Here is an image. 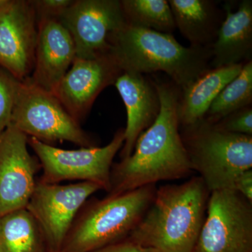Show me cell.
<instances>
[{"label":"cell","mask_w":252,"mask_h":252,"mask_svg":"<svg viewBox=\"0 0 252 252\" xmlns=\"http://www.w3.org/2000/svg\"><path fill=\"white\" fill-rule=\"evenodd\" d=\"M74 0H32L37 21L44 19L59 20Z\"/></svg>","instance_id":"24"},{"label":"cell","mask_w":252,"mask_h":252,"mask_svg":"<svg viewBox=\"0 0 252 252\" xmlns=\"http://www.w3.org/2000/svg\"><path fill=\"white\" fill-rule=\"evenodd\" d=\"M243 64L210 68L181 91L178 109L180 127H189L203 121L213 101L225 86L240 74Z\"/></svg>","instance_id":"17"},{"label":"cell","mask_w":252,"mask_h":252,"mask_svg":"<svg viewBox=\"0 0 252 252\" xmlns=\"http://www.w3.org/2000/svg\"><path fill=\"white\" fill-rule=\"evenodd\" d=\"M41 165L28 150V137L10 124L0 135V217L26 208Z\"/></svg>","instance_id":"11"},{"label":"cell","mask_w":252,"mask_h":252,"mask_svg":"<svg viewBox=\"0 0 252 252\" xmlns=\"http://www.w3.org/2000/svg\"><path fill=\"white\" fill-rule=\"evenodd\" d=\"M114 85L127 112L124 144L120 153L121 158L124 159L132 153L140 134L155 122L160 112V98L155 83L139 73L123 72Z\"/></svg>","instance_id":"15"},{"label":"cell","mask_w":252,"mask_h":252,"mask_svg":"<svg viewBox=\"0 0 252 252\" xmlns=\"http://www.w3.org/2000/svg\"><path fill=\"white\" fill-rule=\"evenodd\" d=\"M232 189L252 203V170L240 174L235 179Z\"/></svg>","instance_id":"26"},{"label":"cell","mask_w":252,"mask_h":252,"mask_svg":"<svg viewBox=\"0 0 252 252\" xmlns=\"http://www.w3.org/2000/svg\"><path fill=\"white\" fill-rule=\"evenodd\" d=\"M109 54L123 72H162L180 90L210 69L211 49L182 45L172 34L127 24L113 34Z\"/></svg>","instance_id":"3"},{"label":"cell","mask_w":252,"mask_h":252,"mask_svg":"<svg viewBox=\"0 0 252 252\" xmlns=\"http://www.w3.org/2000/svg\"><path fill=\"white\" fill-rule=\"evenodd\" d=\"M37 34L31 0H6L0 7V67L18 80L32 72Z\"/></svg>","instance_id":"12"},{"label":"cell","mask_w":252,"mask_h":252,"mask_svg":"<svg viewBox=\"0 0 252 252\" xmlns=\"http://www.w3.org/2000/svg\"><path fill=\"white\" fill-rule=\"evenodd\" d=\"M210 195L199 176L180 185L161 186L127 238L156 252H193Z\"/></svg>","instance_id":"2"},{"label":"cell","mask_w":252,"mask_h":252,"mask_svg":"<svg viewBox=\"0 0 252 252\" xmlns=\"http://www.w3.org/2000/svg\"><path fill=\"white\" fill-rule=\"evenodd\" d=\"M126 20L131 26L172 34L176 29L167 0H122Z\"/></svg>","instance_id":"21"},{"label":"cell","mask_w":252,"mask_h":252,"mask_svg":"<svg viewBox=\"0 0 252 252\" xmlns=\"http://www.w3.org/2000/svg\"><path fill=\"white\" fill-rule=\"evenodd\" d=\"M6 0H0V7L3 6L4 4V3L6 2Z\"/></svg>","instance_id":"27"},{"label":"cell","mask_w":252,"mask_h":252,"mask_svg":"<svg viewBox=\"0 0 252 252\" xmlns=\"http://www.w3.org/2000/svg\"><path fill=\"white\" fill-rule=\"evenodd\" d=\"M59 21L72 36L76 58L108 54L113 34L127 24L122 0H74Z\"/></svg>","instance_id":"10"},{"label":"cell","mask_w":252,"mask_h":252,"mask_svg":"<svg viewBox=\"0 0 252 252\" xmlns=\"http://www.w3.org/2000/svg\"><path fill=\"white\" fill-rule=\"evenodd\" d=\"M21 81L0 67V135L11 124Z\"/></svg>","instance_id":"22"},{"label":"cell","mask_w":252,"mask_h":252,"mask_svg":"<svg viewBox=\"0 0 252 252\" xmlns=\"http://www.w3.org/2000/svg\"><path fill=\"white\" fill-rule=\"evenodd\" d=\"M176 28L190 46L211 48L225 17L215 1L169 0Z\"/></svg>","instance_id":"18"},{"label":"cell","mask_w":252,"mask_h":252,"mask_svg":"<svg viewBox=\"0 0 252 252\" xmlns=\"http://www.w3.org/2000/svg\"><path fill=\"white\" fill-rule=\"evenodd\" d=\"M123 72L108 53L93 59L75 58L54 94L80 124L105 88L114 85Z\"/></svg>","instance_id":"13"},{"label":"cell","mask_w":252,"mask_h":252,"mask_svg":"<svg viewBox=\"0 0 252 252\" xmlns=\"http://www.w3.org/2000/svg\"><path fill=\"white\" fill-rule=\"evenodd\" d=\"M214 124L227 132L252 136V107H245L236 111Z\"/></svg>","instance_id":"23"},{"label":"cell","mask_w":252,"mask_h":252,"mask_svg":"<svg viewBox=\"0 0 252 252\" xmlns=\"http://www.w3.org/2000/svg\"><path fill=\"white\" fill-rule=\"evenodd\" d=\"M193 171L210 192L232 189L235 179L252 168V136L227 132L205 120L180 127Z\"/></svg>","instance_id":"5"},{"label":"cell","mask_w":252,"mask_h":252,"mask_svg":"<svg viewBox=\"0 0 252 252\" xmlns=\"http://www.w3.org/2000/svg\"><path fill=\"white\" fill-rule=\"evenodd\" d=\"M37 40L31 82L54 94L76 58L74 41L59 20L37 21Z\"/></svg>","instance_id":"14"},{"label":"cell","mask_w":252,"mask_h":252,"mask_svg":"<svg viewBox=\"0 0 252 252\" xmlns=\"http://www.w3.org/2000/svg\"><path fill=\"white\" fill-rule=\"evenodd\" d=\"M0 252H47L42 232L27 209L0 217Z\"/></svg>","instance_id":"19"},{"label":"cell","mask_w":252,"mask_h":252,"mask_svg":"<svg viewBox=\"0 0 252 252\" xmlns=\"http://www.w3.org/2000/svg\"><path fill=\"white\" fill-rule=\"evenodd\" d=\"M124 144V128L119 129L104 147L66 150L28 137V146L36 154L42 175L38 181L60 184L64 181L91 182L108 193L111 170L118 152Z\"/></svg>","instance_id":"7"},{"label":"cell","mask_w":252,"mask_h":252,"mask_svg":"<svg viewBox=\"0 0 252 252\" xmlns=\"http://www.w3.org/2000/svg\"><path fill=\"white\" fill-rule=\"evenodd\" d=\"M99 190H102L99 186L91 182L63 185L37 180L26 209L42 232L47 252H61L81 209Z\"/></svg>","instance_id":"9"},{"label":"cell","mask_w":252,"mask_h":252,"mask_svg":"<svg viewBox=\"0 0 252 252\" xmlns=\"http://www.w3.org/2000/svg\"><path fill=\"white\" fill-rule=\"evenodd\" d=\"M193 252H252V203L233 189L210 192Z\"/></svg>","instance_id":"8"},{"label":"cell","mask_w":252,"mask_h":252,"mask_svg":"<svg viewBox=\"0 0 252 252\" xmlns=\"http://www.w3.org/2000/svg\"><path fill=\"white\" fill-rule=\"evenodd\" d=\"M157 185L120 195L88 200L78 214L61 252H91L128 238L153 202Z\"/></svg>","instance_id":"4"},{"label":"cell","mask_w":252,"mask_h":252,"mask_svg":"<svg viewBox=\"0 0 252 252\" xmlns=\"http://www.w3.org/2000/svg\"><path fill=\"white\" fill-rule=\"evenodd\" d=\"M91 252H156L151 249L142 248L128 238L94 250Z\"/></svg>","instance_id":"25"},{"label":"cell","mask_w":252,"mask_h":252,"mask_svg":"<svg viewBox=\"0 0 252 252\" xmlns=\"http://www.w3.org/2000/svg\"><path fill=\"white\" fill-rule=\"evenodd\" d=\"M154 83L160 112L154 124L139 136L131 155L113 164L107 195H120L160 181L181 180L193 173L180 135V89L175 84Z\"/></svg>","instance_id":"1"},{"label":"cell","mask_w":252,"mask_h":252,"mask_svg":"<svg viewBox=\"0 0 252 252\" xmlns=\"http://www.w3.org/2000/svg\"><path fill=\"white\" fill-rule=\"evenodd\" d=\"M252 102V61L244 63L241 72L225 86L212 102L204 120L217 124L240 109L250 107Z\"/></svg>","instance_id":"20"},{"label":"cell","mask_w":252,"mask_h":252,"mask_svg":"<svg viewBox=\"0 0 252 252\" xmlns=\"http://www.w3.org/2000/svg\"><path fill=\"white\" fill-rule=\"evenodd\" d=\"M210 67L219 68L250 61L252 51V1L243 0L233 11L225 6V17L211 48Z\"/></svg>","instance_id":"16"},{"label":"cell","mask_w":252,"mask_h":252,"mask_svg":"<svg viewBox=\"0 0 252 252\" xmlns=\"http://www.w3.org/2000/svg\"><path fill=\"white\" fill-rule=\"evenodd\" d=\"M11 124L28 137L44 143L67 141L83 148L97 147L56 94L36 86L28 78L20 83Z\"/></svg>","instance_id":"6"}]
</instances>
